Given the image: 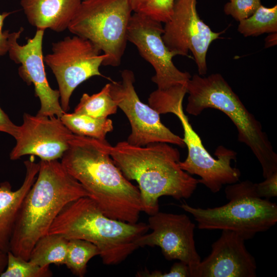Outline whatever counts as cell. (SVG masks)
Returning <instances> with one entry per match:
<instances>
[{
	"label": "cell",
	"mask_w": 277,
	"mask_h": 277,
	"mask_svg": "<svg viewBox=\"0 0 277 277\" xmlns=\"http://www.w3.org/2000/svg\"><path fill=\"white\" fill-rule=\"evenodd\" d=\"M65 126L73 134L105 140L108 133L113 129L112 121L87 115L65 112L60 118Z\"/></svg>",
	"instance_id": "obj_20"
},
{
	"label": "cell",
	"mask_w": 277,
	"mask_h": 277,
	"mask_svg": "<svg viewBox=\"0 0 277 277\" xmlns=\"http://www.w3.org/2000/svg\"><path fill=\"white\" fill-rule=\"evenodd\" d=\"M134 81V73L125 69L121 72L120 81L110 83L111 95L130 124L131 132L127 142L136 146L162 142L184 147L183 138L162 123L160 114L156 110L140 100Z\"/></svg>",
	"instance_id": "obj_10"
},
{
	"label": "cell",
	"mask_w": 277,
	"mask_h": 277,
	"mask_svg": "<svg viewBox=\"0 0 277 277\" xmlns=\"http://www.w3.org/2000/svg\"><path fill=\"white\" fill-rule=\"evenodd\" d=\"M7 264V252L0 250V275L5 270Z\"/></svg>",
	"instance_id": "obj_31"
},
{
	"label": "cell",
	"mask_w": 277,
	"mask_h": 277,
	"mask_svg": "<svg viewBox=\"0 0 277 277\" xmlns=\"http://www.w3.org/2000/svg\"><path fill=\"white\" fill-rule=\"evenodd\" d=\"M49 266L41 267L29 260H25L7 252V264L1 277H50Z\"/></svg>",
	"instance_id": "obj_24"
},
{
	"label": "cell",
	"mask_w": 277,
	"mask_h": 277,
	"mask_svg": "<svg viewBox=\"0 0 277 277\" xmlns=\"http://www.w3.org/2000/svg\"><path fill=\"white\" fill-rule=\"evenodd\" d=\"M149 229L145 223H130L107 216L91 199L84 196L62 209L48 233L90 242L98 249L104 264L115 265L138 248L135 241Z\"/></svg>",
	"instance_id": "obj_4"
},
{
	"label": "cell",
	"mask_w": 277,
	"mask_h": 277,
	"mask_svg": "<svg viewBox=\"0 0 277 277\" xmlns=\"http://www.w3.org/2000/svg\"><path fill=\"white\" fill-rule=\"evenodd\" d=\"M110 90V83H108L98 93L91 95L84 93L74 112L96 118H106L115 114L118 107L111 95Z\"/></svg>",
	"instance_id": "obj_21"
},
{
	"label": "cell",
	"mask_w": 277,
	"mask_h": 277,
	"mask_svg": "<svg viewBox=\"0 0 277 277\" xmlns=\"http://www.w3.org/2000/svg\"><path fill=\"white\" fill-rule=\"evenodd\" d=\"M245 240L235 232L222 230L212 244L210 254L197 266L193 277L256 276V262L247 250Z\"/></svg>",
	"instance_id": "obj_16"
},
{
	"label": "cell",
	"mask_w": 277,
	"mask_h": 277,
	"mask_svg": "<svg viewBox=\"0 0 277 277\" xmlns=\"http://www.w3.org/2000/svg\"><path fill=\"white\" fill-rule=\"evenodd\" d=\"M189 94L186 112L194 116L213 108L227 115L235 126L239 141L251 150L261 164L266 179L277 171V154L261 124L250 113L220 73L207 76L194 74L187 84Z\"/></svg>",
	"instance_id": "obj_5"
},
{
	"label": "cell",
	"mask_w": 277,
	"mask_h": 277,
	"mask_svg": "<svg viewBox=\"0 0 277 277\" xmlns=\"http://www.w3.org/2000/svg\"><path fill=\"white\" fill-rule=\"evenodd\" d=\"M111 146L106 140L73 133L61 163L105 215L135 223L143 212L140 192L114 163Z\"/></svg>",
	"instance_id": "obj_1"
},
{
	"label": "cell",
	"mask_w": 277,
	"mask_h": 277,
	"mask_svg": "<svg viewBox=\"0 0 277 277\" xmlns=\"http://www.w3.org/2000/svg\"><path fill=\"white\" fill-rule=\"evenodd\" d=\"M72 134L60 118L25 113L22 124L18 126L14 137L16 144L10 153V159L16 160L31 155L42 161L57 160L68 148Z\"/></svg>",
	"instance_id": "obj_15"
},
{
	"label": "cell",
	"mask_w": 277,
	"mask_h": 277,
	"mask_svg": "<svg viewBox=\"0 0 277 277\" xmlns=\"http://www.w3.org/2000/svg\"><path fill=\"white\" fill-rule=\"evenodd\" d=\"M99 255L98 249L92 243L81 239L69 240L65 265L73 274L82 277L86 272L88 262Z\"/></svg>",
	"instance_id": "obj_23"
},
{
	"label": "cell",
	"mask_w": 277,
	"mask_h": 277,
	"mask_svg": "<svg viewBox=\"0 0 277 277\" xmlns=\"http://www.w3.org/2000/svg\"><path fill=\"white\" fill-rule=\"evenodd\" d=\"M110 154L125 177L137 183L143 212L149 215L159 211L161 196L188 199L199 183L181 168L180 152L168 143L136 146L120 142L111 146Z\"/></svg>",
	"instance_id": "obj_2"
},
{
	"label": "cell",
	"mask_w": 277,
	"mask_h": 277,
	"mask_svg": "<svg viewBox=\"0 0 277 277\" xmlns=\"http://www.w3.org/2000/svg\"><path fill=\"white\" fill-rule=\"evenodd\" d=\"M128 0H84L68 29L86 38L107 56L103 65H120L132 14Z\"/></svg>",
	"instance_id": "obj_7"
},
{
	"label": "cell",
	"mask_w": 277,
	"mask_h": 277,
	"mask_svg": "<svg viewBox=\"0 0 277 277\" xmlns=\"http://www.w3.org/2000/svg\"><path fill=\"white\" fill-rule=\"evenodd\" d=\"M18 126L10 120L7 114L0 107V131L7 133L15 137L17 132Z\"/></svg>",
	"instance_id": "obj_30"
},
{
	"label": "cell",
	"mask_w": 277,
	"mask_h": 277,
	"mask_svg": "<svg viewBox=\"0 0 277 277\" xmlns=\"http://www.w3.org/2000/svg\"><path fill=\"white\" fill-rule=\"evenodd\" d=\"M163 27V40L175 56L190 51L199 74L207 73L206 56L211 44L224 31L215 32L200 17L196 0H174L169 19Z\"/></svg>",
	"instance_id": "obj_11"
},
{
	"label": "cell",
	"mask_w": 277,
	"mask_h": 277,
	"mask_svg": "<svg viewBox=\"0 0 277 277\" xmlns=\"http://www.w3.org/2000/svg\"><path fill=\"white\" fill-rule=\"evenodd\" d=\"M68 240L57 234H47L35 243L29 260L41 266L65 264Z\"/></svg>",
	"instance_id": "obj_19"
},
{
	"label": "cell",
	"mask_w": 277,
	"mask_h": 277,
	"mask_svg": "<svg viewBox=\"0 0 277 277\" xmlns=\"http://www.w3.org/2000/svg\"><path fill=\"white\" fill-rule=\"evenodd\" d=\"M238 30L245 37L276 32V5L272 7L261 5L251 16L239 22Z\"/></svg>",
	"instance_id": "obj_22"
},
{
	"label": "cell",
	"mask_w": 277,
	"mask_h": 277,
	"mask_svg": "<svg viewBox=\"0 0 277 277\" xmlns=\"http://www.w3.org/2000/svg\"><path fill=\"white\" fill-rule=\"evenodd\" d=\"M82 0H21L27 19L37 30L64 31L79 8Z\"/></svg>",
	"instance_id": "obj_18"
},
{
	"label": "cell",
	"mask_w": 277,
	"mask_h": 277,
	"mask_svg": "<svg viewBox=\"0 0 277 277\" xmlns=\"http://www.w3.org/2000/svg\"><path fill=\"white\" fill-rule=\"evenodd\" d=\"M82 1H84V0H82Z\"/></svg>",
	"instance_id": "obj_33"
},
{
	"label": "cell",
	"mask_w": 277,
	"mask_h": 277,
	"mask_svg": "<svg viewBox=\"0 0 277 277\" xmlns=\"http://www.w3.org/2000/svg\"><path fill=\"white\" fill-rule=\"evenodd\" d=\"M225 193L228 202L221 206L201 208L185 203L180 207L193 216L199 229L232 231L246 240L277 222L276 203L259 196L255 183L246 180L228 185Z\"/></svg>",
	"instance_id": "obj_6"
},
{
	"label": "cell",
	"mask_w": 277,
	"mask_h": 277,
	"mask_svg": "<svg viewBox=\"0 0 277 277\" xmlns=\"http://www.w3.org/2000/svg\"><path fill=\"white\" fill-rule=\"evenodd\" d=\"M169 113L175 114L180 120L184 131L183 138L188 149L186 160L179 162L182 169L190 174H195L198 180L212 193H217L224 185L238 182L241 176L240 170L231 166L236 160V152L223 146L216 149L213 158L204 146L201 138L194 130L188 117L184 113L183 101L172 106Z\"/></svg>",
	"instance_id": "obj_9"
},
{
	"label": "cell",
	"mask_w": 277,
	"mask_h": 277,
	"mask_svg": "<svg viewBox=\"0 0 277 277\" xmlns=\"http://www.w3.org/2000/svg\"><path fill=\"white\" fill-rule=\"evenodd\" d=\"M26 175L21 186L12 191L7 181L0 184V250L7 252L15 222L23 201L35 182L39 169V163L33 157L24 162Z\"/></svg>",
	"instance_id": "obj_17"
},
{
	"label": "cell",
	"mask_w": 277,
	"mask_h": 277,
	"mask_svg": "<svg viewBox=\"0 0 277 277\" xmlns=\"http://www.w3.org/2000/svg\"><path fill=\"white\" fill-rule=\"evenodd\" d=\"M89 40L74 35L52 44V53L44 61L54 74L58 86L63 110H69L70 97L75 88L94 76L104 77L100 72L107 56Z\"/></svg>",
	"instance_id": "obj_8"
},
{
	"label": "cell",
	"mask_w": 277,
	"mask_h": 277,
	"mask_svg": "<svg viewBox=\"0 0 277 277\" xmlns=\"http://www.w3.org/2000/svg\"><path fill=\"white\" fill-rule=\"evenodd\" d=\"M23 30L22 27L17 31L10 33L9 57L16 64H21L18 71L23 80L28 85L34 86L35 95L41 102L37 115L61 118L65 112L60 103V92L50 86L45 71L42 50L45 31L37 30L32 38H28L26 44L21 45L17 40Z\"/></svg>",
	"instance_id": "obj_14"
},
{
	"label": "cell",
	"mask_w": 277,
	"mask_h": 277,
	"mask_svg": "<svg viewBox=\"0 0 277 277\" xmlns=\"http://www.w3.org/2000/svg\"><path fill=\"white\" fill-rule=\"evenodd\" d=\"M148 226L151 232L138 238L139 247L158 246L167 260H178L186 264L193 277L201 259L194 239L195 224L185 214L160 212L150 215Z\"/></svg>",
	"instance_id": "obj_13"
},
{
	"label": "cell",
	"mask_w": 277,
	"mask_h": 277,
	"mask_svg": "<svg viewBox=\"0 0 277 277\" xmlns=\"http://www.w3.org/2000/svg\"><path fill=\"white\" fill-rule=\"evenodd\" d=\"M276 44V32L272 33L271 35L268 36L265 39V47L274 46Z\"/></svg>",
	"instance_id": "obj_32"
},
{
	"label": "cell",
	"mask_w": 277,
	"mask_h": 277,
	"mask_svg": "<svg viewBox=\"0 0 277 277\" xmlns=\"http://www.w3.org/2000/svg\"><path fill=\"white\" fill-rule=\"evenodd\" d=\"M11 12L0 13V57L5 55L9 50V37L10 32L8 30L3 31L4 22Z\"/></svg>",
	"instance_id": "obj_29"
},
{
	"label": "cell",
	"mask_w": 277,
	"mask_h": 277,
	"mask_svg": "<svg viewBox=\"0 0 277 277\" xmlns=\"http://www.w3.org/2000/svg\"><path fill=\"white\" fill-rule=\"evenodd\" d=\"M259 183H255V191L261 198L269 200L277 196V171Z\"/></svg>",
	"instance_id": "obj_28"
},
{
	"label": "cell",
	"mask_w": 277,
	"mask_h": 277,
	"mask_svg": "<svg viewBox=\"0 0 277 277\" xmlns=\"http://www.w3.org/2000/svg\"><path fill=\"white\" fill-rule=\"evenodd\" d=\"M136 275L137 276L147 277H190L188 265L181 261L174 263L168 272H162L159 270L150 272L146 270L137 272Z\"/></svg>",
	"instance_id": "obj_27"
},
{
	"label": "cell",
	"mask_w": 277,
	"mask_h": 277,
	"mask_svg": "<svg viewBox=\"0 0 277 277\" xmlns=\"http://www.w3.org/2000/svg\"><path fill=\"white\" fill-rule=\"evenodd\" d=\"M261 5V0H229L224 11L240 22L251 16Z\"/></svg>",
	"instance_id": "obj_26"
},
{
	"label": "cell",
	"mask_w": 277,
	"mask_h": 277,
	"mask_svg": "<svg viewBox=\"0 0 277 277\" xmlns=\"http://www.w3.org/2000/svg\"><path fill=\"white\" fill-rule=\"evenodd\" d=\"M133 13L146 15L162 23L170 18L174 0H128Z\"/></svg>",
	"instance_id": "obj_25"
},
{
	"label": "cell",
	"mask_w": 277,
	"mask_h": 277,
	"mask_svg": "<svg viewBox=\"0 0 277 277\" xmlns=\"http://www.w3.org/2000/svg\"><path fill=\"white\" fill-rule=\"evenodd\" d=\"M36 180L25 196L15 222L9 251L29 260L36 242L48 234L69 203L88 196L85 189L57 160L39 162Z\"/></svg>",
	"instance_id": "obj_3"
},
{
	"label": "cell",
	"mask_w": 277,
	"mask_h": 277,
	"mask_svg": "<svg viewBox=\"0 0 277 277\" xmlns=\"http://www.w3.org/2000/svg\"><path fill=\"white\" fill-rule=\"evenodd\" d=\"M163 33L161 22L136 13L132 14L127 32L128 41L153 68L155 74L152 81L161 90L187 85L191 77L189 72L182 71L174 65L172 58L175 55L164 43Z\"/></svg>",
	"instance_id": "obj_12"
}]
</instances>
